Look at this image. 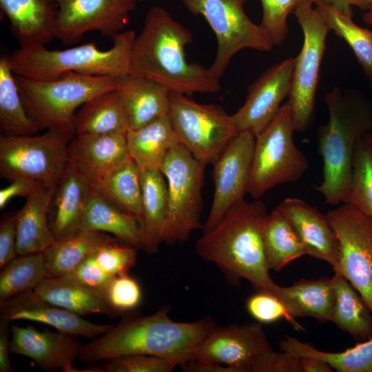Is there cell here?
<instances>
[{
  "mask_svg": "<svg viewBox=\"0 0 372 372\" xmlns=\"http://www.w3.org/2000/svg\"><path fill=\"white\" fill-rule=\"evenodd\" d=\"M170 310L167 304L145 316L135 311L123 314L110 329L83 344L79 358L91 364L143 354L175 360L182 366L216 325L209 317L192 322H176L169 317Z\"/></svg>",
  "mask_w": 372,
  "mask_h": 372,
  "instance_id": "cell-1",
  "label": "cell"
},
{
  "mask_svg": "<svg viewBox=\"0 0 372 372\" xmlns=\"http://www.w3.org/2000/svg\"><path fill=\"white\" fill-rule=\"evenodd\" d=\"M192 41L190 30L165 8L151 7L133 43L130 73L158 83L170 94L218 92L220 79L209 68L187 61L185 48Z\"/></svg>",
  "mask_w": 372,
  "mask_h": 372,
  "instance_id": "cell-2",
  "label": "cell"
},
{
  "mask_svg": "<svg viewBox=\"0 0 372 372\" xmlns=\"http://www.w3.org/2000/svg\"><path fill=\"white\" fill-rule=\"evenodd\" d=\"M265 204L243 199L234 205L211 229L203 232L195 249L204 260L215 264L234 282L249 281L256 291L273 293L262 242L267 216Z\"/></svg>",
  "mask_w": 372,
  "mask_h": 372,
  "instance_id": "cell-3",
  "label": "cell"
},
{
  "mask_svg": "<svg viewBox=\"0 0 372 372\" xmlns=\"http://www.w3.org/2000/svg\"><path fill=\"white\" fill-rule=\"evenodd\" d=\"M329 120L318 127L322 180L314 189L331 205L344 203L357 142L372 129V102L360 90L335 86L324 95Z\"/></svg>",
  "mask_w": 372,
  "mask_h": 372,
  "instance_id": "cell-4",
  "label": "cell"
},
{
  "mask_svg": "<svg viewBox=\"0 0 372 372\" xmlns=\"http://www.w3.org/2000/svg\"><path fill=\"white\" fill-rule=\"evenodd\" d=\"M135 38L133 30L118 33L111 38L113 45L107 50H99L94 43L63 50L34 45L19 48L8 59L15 75L33 80H52L70 72L120 78L130 73Z\"/></svg>",
  "mask_w": 372,
  "mask_h": 372,
  "instance_id": "cell-5",
  "label": "cell"
},
{
  "mask_svg": "<svg viewBox=\"0 0 372 372\" xmlns=\"http://www.w3.org/2000/svg\"><path fill=\"white\" fill-rule=\"evenodd\" d=\"M15 79L26 112L39 130L74 132L76 110L94 96L118 87L117 77L73 72L48 81L17 75Z\"/></svg>",
  "mask_w": 372,
  "mask_h": 372,
  "instance_id": "cell-6",
  "label": "cell"
},
{
  "mask_svg": "<svg viewBox=\"0 0 372 372\" xmlns=\"http://www.w3.org/2000/svg\"><path fill=\"white\" fill-rule=\"evenodd\" d=\"M294 132L287 101L256 136L247 190L254 199L280 184L297 182L308 170V160L294 143Z\"/></svg>",
  "mask_w": 372,
  "mask_h": 372,
  "instance_id": "cell-7",
  "label": "cell"
},
{
  "mask_svg": "<svg viewBox=\"0 0 372 372\" xmlns=\"http://www.w3.org/2000/svg\"><path fill=\"white\" fill-rule=\"evenodd\" d=\"M205 165L180 143L165 156L159 169L167 184V216L163 242L174 245L187 241L202 228V189Z\"/></svg>",
  "mask_w": 372,
  "mask_h": 372,
  "instance_id": "cell-8",
  "label": "cell"
},
{
  "mask_svg": "<svg viewBox=\"0 0 372 372\" xmlns=\"http://www.w3.org/2000/svg\"><path fill=\"white\" fill-rule=\"evenodd\" d=\"M303 33V44L295 57L289 102L295 131L303 132L314 121L316 94L326 39L330 31L311 0H302L293 12Z\"/></svg>",
  "mask_w": 372,
  "mask_h": 372,
  "instance_id": "cell-9",
  "label": "cell"
},
{
  "mask_svg": "<svg viewBox=\"0 0 372 372\" xmlns=\"http://www.w3.org/2000/svg\"><path fill=\"white\" fill-rule=\"evenodd\" d=\"M72 131L48 129L39 136L1 135L0 174L8 180L24 177L56 186L67 166Z\"/></svg>",
  "mask_w": 372,
  "mask_h": 372,
  "instance_id": "cell-10",
  "label": "cell"
},
{
  "mask_svg": "<svg viewBox=\"0 0 372 372\" xmlns=\"http://www.w3.org/2000/svg\"><path fill=\"white\" fill-rule=\"evenodd\" d=\"M168 115L179 143L204 164L212 165L239 133L220 105L200 104L189 96L169 94Z\"/></svg>",
  "mask_w": 372,
  "mask_h": 372,
  "instance_id": "cell-11",
  "label": "cell"
},
{
  "mask_svg": "<svg viewBox=\"0 0 372 372\" xmlns=\"http://www.w3.org/2000/svg\"><path fill=\"white\" fill-rule=\"evenodd\" d=\"M247 0H183L187 8L201 15L217 39V51L209 68L218 79L232 57L240 50L250 48L270 51L273 45L260 25L252 22L244 10Z\"/></svg>",
  "mask_w": 372,
  "mask_h": 372,
  "instance_id": "cell-12",
  "label": "cell"
},
{
  "mask_svg": "<svg viewBox=\"0 0 372 372\" xmlns=\"http://www.w3.org/2000/svg\"><path fill=\"white\" fill-rule=\"evenodd\" d=\"M339 246V271L360 293L372 313V217L351 204L327 214Z\"/></svg>",
  "mask_w": 372,
  "mask_h": 372,
  "instance_id": "cell-13",
  "label": "cell"
},
{
  "mask_svg": "<svg viewBox=\"0 0 372 372\" xmlns=\"http://www.w3.org/2000/svg\"><path fill=\"white\" fill-rule=\"evenodd\" d=\"M256 136L248 131L238 133L214 163V194L203 232L214 228L226 213L247 194Z\"/></svg>",
  "mask_w": 372,
  "mask_h": 372,
  "instance_id": "cell-14",
  "label": "cell"
},
{
  "mask_svg": "<svg viewBox=\"0 0 372 372\" xmlns=\"http://www.w3.org/2000/svg\"><path fill=\"white\" fill-rule=\"evenodd\" d=\"M56 37L65 45L98 31L110 39L125 28L136 8L135 0H56Z\"/></svg>",
  "mask_w": 372,
  "mask_h": 372,
  "instance_id": "cell-15",
  "label": "cell"
},
{
  "mask_svg": "<svg viewBox=\"0 0 372 372\" xmlns=\"http://www.w3.org/2000/svg\"><path fill=\"white\" fill-rule=\"evenodd\" d=\"M271 348L260 322L216 326L190 360L229 366L236 372H250L255 358Z\"/></svg>",
  "mask_w": 372,
  "mask_h": 372,
  "instance_id": "cell-16",
  "label": "cell"
},
{
  "mask_svg": "<svg viewBox=\"0 0 372 372\" xmlns=\"http://www.w3.org/2000/svg\"><path fill=\"white\" fill-rule=\"evenodd\" d=\"M295 57L285 59L266 70L248 88L246 101L232 118L238 132L256 136L273 118L289 96Z\"/></svg>",
  "mask_w": 372,
  "mask_h": 372,
  "instance_id": "cell-17",
  "label": "cell"
},
{
  "mask_svg": "<svg viewBox=\"0 0 372 372\" xmlns=\"http://www.w3.org/2000/svg\"><path fill=\"white\" fill-rule=\"evenodd\" d=\"M76 335L11 326L10 352L26 356L46 371L74 372L82 344Z\"/></svg>",
  "mask_w": 372,
  "mask_h": 372,
  "instance_id": "cell-18",
  "label": "cell"
},
{
  "mask_svg": "<svg viewBox=\"0 0 372 372\" xmlns=\"http://www.w3.org/2000/svg\"><path fill=\"white\" fill-rule=\"evenodd\" d=\"M1 318L8 321L30 320L50 325L57 331L96 338L112 328V324H95L82 316L40 298L33 290L21 293L0 304Z\"/></svg>",
  "mask_w": 372,
  "mask_h": 372,
  "instance_id": "cell-19",
  "label": "cell"
},
{
  "mask_svg": "<svg viewBox=\"0 0 372 372\" xmlns=\"http://www.w3.org/2000/svg\"><path fill=\"white\" fill-rule=\"evenodd\" d=\"M130 158L123 134H75L67 149L68 165L90 183L105 177Z\"/></svg>",
  "mask_w": 372,
  "mask_h": 372,
  "instance_id": "cell-20",
  "label": "cell"
},
{
  "mask_svg": "<svg viewBox=\"0 0 372 372\" xmlns=\"http://www.w3.org/2000/svg\"><path fill=\"white\" fill-rule=\"evenodd\" d=\"M302 241L307 254L339 271V246L326 214L298 198H287L277 207Z\"/></svg>",
  "mask_w": 372,
  "mask_h": 372,
  "instance_id": "cell-21",
  "label": "cell"
},
{
  "mask_svg": "<svg viewBox=\"0 0 372 372\" xmlns=\"http://www.w3.org/2000/svg\"><path fill=\"white\" fill-rule=\"evenodd\" d=\"M20 48L45 45L56 37V0H0Z\"/></svg>",
  "mask_w": 372,
  "mask_h": 372,
  "instance_id": "cell-22",
  "label": "cell"
},
{
  "mask_svg": "<svg viewBox=\"0 0 372 372\" xmlns=\"http://www.w3.org/2000/svg\"><path fill=\"white\" fill-rule=\"evenodd\" d=\"M56 187L41 183L16 212L19 256L44 252L54 241L48 215Z\"/></svg>",
  "mask_w": 372,
  "mask_h": 372,
  "instance_id": "cell-23",
  "label": "cell"
},
{
  "mask_svg": "<svg viewBox=\"0 0 372 372\" xmlns=\"http://www.w3.org/2000/svg\"><path fill=\"white\" fill-rule=\"evenodd\" d=\"M90 193V181L68 164L50 205L54 211L50 226L54 239L80 231Z\"/></svg>",
  "mask_w": 372,
  "mask_h": 372,
  "instance_id": "cell-24",
  "label": "cell"
},
{
  "mask_svg": "<svg viewBox=\"0 0 372 372\" xmlns=\"http://www.w3.org/2000/svg\"><path fill=\"white\" fill-rule=\"evenodd\" d=\"M117 91L128 116L130 130L169 113L170 93L150 79L128 73L118 78Z\"/></svg>",
  "mask_w": 372,
  "mask_h": 372,
  "instance_id": "cell-25",
  "label": "cell"
},
{
  "mask_svg": "<svg viewBox=\"0 0 372 372\" xmlns=\"http://www.w3.org/2000/svg\"><path fill=\"white\" fill-rule=\"evenodd\" d=\"M142 213L139 220L142 247L153 254L163 242L167 216V184L156 167L141 168Z\"/></svg>",
  "mask_w": 372,
  "mask_h": 372,
  "instance_id": "cell-26",
  "label": "cell"
},
{
  "mask_svg": "<svg viewBox=\"0 0 372 372\" xmlns=\"http://www.w3.org/2000/svg\"><path fill=\"white\" fill-rule=\"evenodd\" d=\"M40 298L81 316L92 314L116 318L105 291L85 287L68 276L48 277L33 289Z\"/></svg>",
  "mask_w": 372,
  "mask_h": 372,
  "instance_id": "cell-27",
  "label": "cell"
},
{
  "mask_svg": "<svg viewBox=\"0 0 372 372\" xmlns=\"http://www.w3.org/2000/svg\"><path fill=\"white\" fill-rule=\"evenodd\" d=\"M273 294L293 320L298 317H311L321 322L331 320L335 301L331 278L301 279L289 287L278 285Z\"/></svg>",
  "mask_w": 372,
  "mask_h": 372,
  "instance_id": "cell-28",
  "label": "cell"
},
{
  "mask_svg": "<svg viewBox=\"0 0 372 372\" xmlns=\"http://www.w3.org/2000/svg\"><path fill=\"white\" fill-rule=\"evenodd\" d=\"M75 134H123L129 118L117 89L99 94L85 102L74 119Z\"/></svg>",
  "mask_w": 372,
  "mask_h": 372,
  "instance_id": "cell-29",
  "label": "cell"
},
{
  "mask_svg": "<svg viewBox=\"0 0 372 372\" xmlns=\"http://www.w3.org/2000/svg\"><path fill=\"white\" fill-rule=\"evenodd\" d=\"M131 158L141 168L159 167L179 141L168 114L126 134Z\"/></svg>",
  "mask_w": 372,
  "mask_h": 372,
  "instance_id": "cell-30",
  "label": "cell"
},
{
  "mask_svg": "<svg viewBox=\"0 0 372 372\" xmlns=\"http://www.w3.org/2000/svg\"><path fill=\"white\" fill-rule=\"evenodd\" d=\"M80 230L108 232L125 244L141 249L138 220L111 203L91 187Z\"/></svg>",
  "mask_w": 372,
  "mask_h": 372,
  "instance_id": "cell-31",
  "label": "cell"
},
{
  "mask_svg": "<svg viewBox=\"0 0 372 372\" xmlns=\"http://www.w3.org/2000/svg\"><path fill=\"white\" fill-rule=\"evenodd\" d=\"M335 301L331 321L357 341L372 338V313L360 293L340 273L331 278Z\"/></svg>",
  "mask_w": 372,
  "mask_h": 372,
  "instance_id": "cell-32",
  "label": "cell"
},
{
  "mask_svg": "<svg viewBox=\"0 0 372 372\" xmlns=\"http://www.w3.org/2000/svg\"><path fill=\"white\" fill-rule=\"evenodd\" d=\"M90 185L99 194L139 223L142 213L141 169L131 158Z\"/></svg>",
  "mask_w": 372,
  "mask_h": 372,
  "instance_id": "cell-33",
  "label": "cell"
},
{
  "mask_svg": "<svg viewBox=\"0 0 372 372\" xmlns=\"http://www.w3.org/2000/svg\"><path fill=\"white\" fill-rule=\"evenodd\" d=\"M110 238L104 232L80 230L54 239L43 252L48 277L70 274L100 244Z\"/></svg>",
  "mask_w": 372,
  "mask_h": 372,
  "instance_id": "cell-34",
  "label": "cell"
},
{
  "mask_svg": "<svg viewBox=\"0 0 372 372\" xmlns=\"http://www.w3.org/2000/svg\"><path fill=\"white\" fill-rule=\"evenodd\" d=\"M262 242L270 270L279 271L289 262L307 254L295 229L278 207L267 216L262 229Z\"/></svg>",
  "mask_w": 372,
  "mask_h": 372,
  "instance_id": "cell-35",
  "label": "cell"
},
{
  "mask_svg": "<svg viewBox=\"0 0 372 372\" xmlns=\"http://www.w3.org/2000/svg\"><path fill=\"white\" fill-rule=\"evenodd\" d=\"M330 31L344 39L355 54L369 87L372 89V30L357 25L353 15L324 3L314 4Z\"/></svg>",
  "mask_w": 372,
  "mask_h": 372,
  "instance_id": "cell-36",
  "label": "cell"
},
{
  "mask_svg": "<svg viewBox=\"0 0 372 372\" xmlns=\"http://www.w3.org/2000/svg\"><path fill=\"white\" fill-rule=\"evenodd\" d=\"M280 350L296 357H313L327 362L338 372H372V338L342 352H326L307 342L286 335L279 342Z\"/></svg>",
  "mask_w": 372,
  "mask_h": 372,
  "instance_id": "cell-37",
  "label": "cell"
},
{
  "mask_svg": "<svg viewBox=\"0 0 372 372\" xmlns=\"http://www.w3.org/2000/svg\"><path fill=\"white\" fill-rule=\"evenodd\" d=\"M0 125L4 135H33L39 130L26 112L8 56L0 59Z\"/></svg>",
  "mask_w": 372,
  "mask_h": 372,
  "instance_id": "cell-38",
  "label": "cell"
},
{
  "mask_svg": "<svg viewBox=\"0 0 372 372\" xmlns=\"http://www.w3.org/2000/svg\"><path fill=\"white\" fill-rule=\"evenodd\" d=\"M0 304L28 290L48 277L43 252L14 258L1 269Z\"/></svg>",
  "mask_w": 372,
  "mask_h": 372,
  "instance_id": "cell-39",
  "label": "cell"
},
{
  "mask_svg": "<svg viewBox=\"0 0 372 372\" xmlns=\"http://www.w3.org/2000/svg\"><path fill=\"white\" fill-rule=\"evenodd\" d=\"M344 203L372 217V143L364 136L355 147L350 188Z\"/></svg>",
  "mask_w": 372,
  "mask_h": 372,
  "instance_id": "cell-40",
  "label": "cell"
},
{
  "mask_svg": "<svg viewBox=\"0 0 372 372\" xmlns=\"http://www.w3.org/2000/svg\"><path fill=\"white\" fill-rule=\"evenodd\" d=\"M178 361L154 355L143 354L125 355L104 360L103 364L93 365L84 372H171Z\"/></svg>",
  "mask_w": 372,
  "mask_h": 372,
  "instance_id": "cell-41",
  "label": "cell"
},
{
  "mask_svg": "<svg viewBox=\"0 0 372 372\" xmlns=\"http://www.w3.org/2000/svg\"><path fill=\"white\" fill-rule=\"evenodd\" d=\"M137 248L110 237L100 244L92 254L98 265L109 276L128 273L135 265Z\"/></svg>",
  "mask_w": 372,
  "mask_h": 372,
  "instance_id": "cell-42",
  "label": "cell"
},
{
  "mask_svg": "<svg viewBox=\"0 0 372 372\" xmlns=\"http://www.w3.org/2000/svg\"><path fill=\"white\" fill-rule=\"evenodd\" d=\"M262 17L260 27L273 45H280L287 39V19L302 0H260Z\"/></svg>",
  "mask_w": 372,
  "mask_h": 372,
  "instance_id": "cell-43",
  "label": "cell"
},
{
  "mask_svg": "<svg viewBox=\"0 0 372 372\" xmlns=\"http://www.w3.org/2000/svg\"><path fill=\"white\" fill-rule=\"evenodd\" d=\"M246 308L248 313L261 324L271 323L284 318L297 329H302L289 316L283 303L271 293L256 291L247 298Z\"/></svg>",
  "mask_w": 372,
  "mask_h": 372,
  "instance_id": "cell-44",
  "label": "cell"
},
{
  "mask_svg": "<svg viewBox=\"0 0 372 372\" xmlns=\"http://www.w3.org/2000/svg\"><path fill=\"white\" fill-rule=\"evenodd\" d=\"M105 294L109 303L119 316L133 311L142 300L138 282L128 273L115 277L105 290Z\"/></svg>",
  "mask_w": 372,
  "mask_h": 372,
  "instance_id": "cell-45",
  "label": "cell"
},
{
  "mask_svg": "<svg viewBox=\"0 0 372 372\" xmlns=\"http://www.w3.org/2000/svg\"><path fill=\"white\" fill-rule=\"evenodd\" d=\"M250 372H302L300 358L272 348L258 355L250 366Z\"/></svg>",
  "mask_w": 372,
  "mask_h": 372,
  "instance_id": "cell-46",
  "label": "cell"
},
{
  "mask_svg": "<svg viewBox=\"0 0 372 372\" xmlns=\"http://www.w3.org/2000/svg\"><path fill=\"white\" fill-rule=\"evenodd\" d=\"M92 253L65 276L85 287L105 291L115 277L109 276L98 265Z\"/></svg>",
  "mask_w": 372,
  "mask_h": 372,
  "instance_id": "cell-47",
  "label": "cell"
},
{
  "mask_svg": "<svg viewBox=\"0 0 372 372\" xmlns=\"http://www.w3.org/2000/svg\"><path fill=\"white\" fill-rule=\"evenodd\" d=\"M17 239V215L14 213L4 218L0 225L1 269L18 255Z\"/></svg>",
  "mask_w": 372,
  "mask_h": 372,
  "instance_id": "cell-48",
  "label": "cell"
},
{
  "mask_svg": "<svg viewBox=\"0 0 372 372\" xmlns=\"http://www.w3.org/2000/svg\"><path fill=\"white\" fill-rule=\"evenodd\" d=\"M41 183H42L24 177L11 180L8 186L0 190V209H3L14 196L28 198Z\"/></svg>",
  "mask_w": 372,
  "mask_h": 372,
  "instance_id": "cell-49",
  "label": "cell"
},
{
  "mask_svg": "<svg viewBox=\"0 0 372 372\" xmlns=\"http://www.w3.org/2000/svg\"><path fill=\"white\" fill-rule=\"evenodd\" d=\"M10 321L1 318L0 319V372L13 371L9 358L10 352L11 327Z\"/></svg>",
  "mask_w": 372,
  "mask_h": 372,
  "instance_id": "cell-50",
  "label": "cell"
},
{
  "mask_svg": "<svg viewBox=\"0 0 372 372\" xmlns=\"http://www.w3.org/2000/svg\"><path fill=\"white\" fill-rule=\"evenodd\" d=\"M313 4L324 3L330 4L347 14L353 15V7L368 10L372 7V0H311Z\"/></svg>",
  "mask_w": 372,
  "mask_h": 372,
  "instance_id": "cell-51",
  "label": "cell"
},
{
  "mask_svg": "<svg viewBox=\"0 0 372 372\" xmlns=\"http://www.w3.org/2000/svg\"><path fill=\"white\" fill-rule=\"evenodd\" d=\"M302 372H332V367L325 361L313 357H300Z\"/></svg>",
  "mask_w": 372,
  "mask_h": 372,
  "instance_id": "cell-52",
  "label": "cell"
},
{
  "mask_svg": "<svg viewBox=\"0 0 372 372\" xmlns=\"http://www.w3.org/2000/svg\"><path fill=\"white\" fill-rule=\"evenodd\" d=\"M362 19L365 23L372 26V7L363 14Z\"/></svg>",
  "mask_w": 372,
  "mask_h": 372,
  "instance_id": "cell-53",
  "label": "cell"
},
{
  "mask_svg": "<svg viewBox=\"0 0 372 372\" xmlns=\"http://www.w3.org/2000/svg\"><path fill=\"white\" fill-rule=\"evenodd\" d=\"M364 137L372 143V133L371 132L364 134Z\"/></svg>",
  "mask_w": 372,
  "mask_h": 372,
  "instance_id": "cell-54",
  "label": "cell"
}]
</instances>
